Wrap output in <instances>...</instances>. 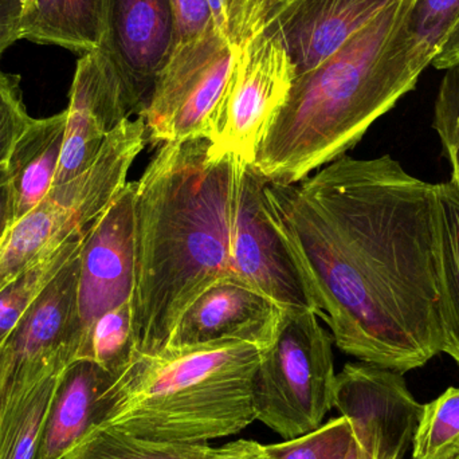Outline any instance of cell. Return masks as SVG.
<instances>
[{"label":"cell","instance_id":"6da1fadb","mask_svg":"<svg viewBox=\"0 0 459 459\" xmlns=\"http://www.w3.org/2000/svg\"><path fill=\"white\" fill-rule=\"evenodd\" d=\"M267 196L340 351L401 374L444 352L437 185L344 155Z\"/></svg>","mask_w":459,"mask_h":459},{"label":"cell","instance_id":"7a4b0ae2","mask_svg":"<svg viewBox=\"0 0 459 459\" xmlns=\"http://www.w3.org/2000/svg\"><path fill=\"white\" fill-rule=\"evenodd\" d=\"M243 166L207 139L164 143L137 180V355L166 351L187 307L232 275Z\"/></svg>","mask_w":459,"mask_h":459},{"label":"cell","instance_id":"3957f363","mask_svg":"<svg viewBox=\"0 0 459 459\" xmlns=\"http://www.w3.org/2000/svg\"><path fill=\"white\" fill-rule=\"evenodd\" d=\"M412 0H395L315 69L297 75L256 151L270 185L301 182L344 156L369 126L414 91L430 66L404 30Z\"/></svg>","mask_w":459,"mask_h":459},{"label":"cell","instance_id":"277c9868","mask_svg":"<svg viewBox=\"0 0 459 459\" xmlns=\"http://www.w3.org/2000/svg\"><path fill=\"white\" fill-rule=\"evenodd\" d=\"M261 355L258 344L235 340L137 355L108 391L99 426L163 444L235 436L256 420Z\"/></svg>","mask_w":459,"mask_h":459},{"label":"cell","instance_id":"5b68a950","mask_svg":"<svg viewBox=\"0 0 459 459\" xmlns=\"http://www.w3.org/2000/svg\"><path fill=\"white\" fill-rule=\"evenodd\" d=\"M145 139L142 116L124 121L107 137L88 169L53 186L35 209L11 226L0 242V290L51 251L85 234L126 187Z\"/></svg>","mask_w":459,"mask_h":459},{"label":"cell","instance_id":"8992f818","mask_svg":"<svg viewBox=\"0 0 459 459\" xmlns=\"http://www.w3.org/2000/svg\"><path fill=\"white\" fill-rule=\"evenodd\" d=\"M315 310H283L272 342L262 348L254 383L256 420L281 438L320 428L333 409V337Z\"/></svg>","mask_w":459,"mask_h":459},{"label":"cell","instance_id":"52a82bcc","mask_svg":"<svg viewBox=\"0 0 459 459\" xmlns=\"http://www.w3.org/2000/svg\"><path fill=\"white\" fill-rule=\"evenodd\" d=\"M237 50L215 24L196 39L174 45L142 116L151 142L209 140Z\"/></svg>","mask_w":459,"mask_h":459},{"label":"cell","instance_id":"ba28073f","mask_svg":"<svg viewBox=\"0 0 459 459\" xmlns=\"http://www.w3.org/2000/svg\"><path fill=\"white\" fill-rule=\"evenodd\" d=\"M296 67L280 35L264 30L237 50L234 70L209 140L251 166L267 129L285 104Z\"/></svg>","mask_w":459,"mask_h":459},{"label":"cell","instance_id":"9c48e42d","mask_svg":"<svg viewBox=\"0 0 459 459\" xmlns=\"http://www.w3.org/2000/svg\"><path fill=\"white\" fill-rule=\"evenodd\" d=\"M231 269L232 275L281 309L317 312L301 269L273 217L266 180L246 164L232 232Z\"/></svg>","mask_w":459,"mask_h":459},{"label":"cell","instance_id":"30bf717a","mask_svg":"<svg viewBox=\"0 0 459 459\" xmlns=\"http://www.w3.org/2000/svg\"><path fill=\"white\" fill-rule=\"evenodd\" d=\"M401 372L348 363L337 374L333 407L347 418L353 439L369 459H403L414 441L423 406Z\"/></svg>","mask_w":459,"mask_h":459},{"label":"cell","instance_id":"8fae6325","mask_svg":"<svg viewBox=\"0 0 459 459\" xmlns=\"http://www.w3.org/2000/svg\"><path fill=\"white\" fill-rule=\"evenodd\" d=\"M134 281L136 182H131L82 237L78 280L82 336L104 313L132 301Z\"/></svg>","mask_w":459,"mask_h":459},{"label":"cell","instance_id":"7c38bea8","mask_svg":"<svg viewBox=\"0 0 459 459\" xmlns=\"http://www.w3.org/2000/svg\"><path fill=\"white\" fill-rule=\"evenodd\" d=\"M174 48L169 0H107L101 51L115 69L131 115H144Z\"/></svg>","mask_w":459,"mask_h":459},{"label":"cell","instance_id":"4fadbf2b","mask_svg":"<svg viewBox=\"0 0 459 459\" xmlns=\"http://www.w3.org/2000/svg\"><path fill=\"white\" fill-rule=\"evenodd\" d=\"M131 116L109 59L100 50L81 56L70 86L64 150L54 186L88 169L107 137Z\"/></svg>","mask_w":459,"mask_h":459},{"label":"cell","instance_id":"5bb4252c","mask_svg":"<svg viewBox=\"0 0 459 459\" xmlns=\"http://www.w3.org/2000/svg\"><path fill=\"white\" fill-rule=\"evenodd\" d=\"M282 313L261 291L229 275L206 289L183 313L169 348L230 340L264 348L272 342Z\"/></svg>","mask_w":459,"mask_h":459},{"label":"cell","instance_id":"9a60e30c","mask_svg":"<svg viewBox=\"0 0 459 459\" xmlns=\"http://www.w3.org/2000/svg\"><path fill=\"white\" fill-rule=\"evenodd\" d=\"M395 0H296L264 30L280 35L296 77L323 64Z\"/></svg>","mask_w":459,"mask_h":459},{"label":"cell","instance_id":"2e32d148","mask_svg":"<svg viewBox=\"0 0 459 459\" xmlns=\"http://www.w3.org/2000/svg\"><path fill=\"white\" fill-rule=\"evenodd\" d=\"M115 380L93 361L77 360L65 369L43 425L38 459H64L101 425Z\"/></svg>","mask_w":459,"mask_h":459},{"label":"cell","instance_id":"e0dca14e","mask_svg":"<svg viewBox=\"0 0 459 459\" xmlns=\"http://www.w3.org/2000/svg\"><path fill=\"white\" fill-rule=\"evenodd\" d=\"M65 132L66 109L50 117L32 118L13 145L5 161L13 223L35 209L53 188L64 150Z\"/></svg>","mask_w":459,"mask_h":459},{"label":"cell","instance_id":"ac0fdd59","mask_svg":"<svg viewBox=\"0 0 459 459\" xmlns=\"http://www.w3.org/2000/svg\"><path fill=\"white\" fill-rule=\"evenodd\" d=\"M107 0H37L22 16L21 39L88 54L101 46Z\"/></svg>","mask_w":459,"mask_h":459},{"label":"cell","instance_id":"d6986e66","mask_svg":"<svg viewBox=\"0 0 459 459\" xmlns=\"http://www.w3.org/2000/svg\"><path fill=\"white\" fill-rule=\"evenodd\" d=\"M62 374L46 377L24 393L7 387L3 380L5 409L0 425V459H38L43 425Z\"/></svg>","mask_w":459,"mask_h":459},{"label":"cell","instance_id":"ffe728a7","mask_svg":"<svg viewBox=\"0 0 459 459\" xmlns=\"http://www.w3.org/2000/svg\"><path fill=\"white\" fill-rule=\"evenodd\" d=\"M441 222V293L444 318V353L459 366V188L439 183Z\"/></svg>","mask_w":459,"mask_h":459},{"label":"cell","instance_id":"44dd1931","mask_svg":"<svg viewBox=\"0 0 459 459\" xmlns=\"http://www.w3.org/2000/svg\"><path fill=\"white\" fill-rule=\"evenodd\" d=\"M136 356L134 310L132 301H126L91 324L81 340L77 360L93 361L117 379Z\"/></svg>","mask_w":459,"mask_h":459},{"label":"cell","instance_id":"7402d4cb","mask_svg":"<svg viewBox=\"0 0 459 459\" xmlns=\"http://www.w3.org/2000/svg\"><path fill=\"white\" fill-rule=\"evenodd\" d=\"M82 237L51 251L0 290V347L65 264L78 254Z\"/></svg>","mask_w":459,"mask_h":459},{"label":"cell","instance_id":"603a6c76","mask_svg":"<svg viewBox=\"0 0 459 459\" xmlns=\"http://www.w3.org/2000/svg\"><path fill=\"white\" fill-rule=\"evenodd\" d=\"M209 447L144 441L117 429L96 426L64 459H204Z\"/></svg>","mask_w":459,"mask_h":459},{"label":"cell","instance_id":"cb8c5ba5","mask_svg":"<svg viewBox=\"0 0 459 459\" xmlns=\"http://www.w3.org/2000/svg\"><path fill=\"white\" fill-rule=\"evenodd\" d=\"M412 457H459V388L450 387L436 401L423 406L422 418L412 441Z\"/></svg>","mask_w":459,"mask_h":459},{"label":"cell","instance_id":"d4e9b609","mask_svg":"<svg viewBox=\"0 0 459 459\" xmlns=\"http://www.w3.org/2000/svg\"><path fill=\"white\" fill-rule=\"evenodd\" d=\"M458 22L459 0H412L404 30L415 50L431 65Z\"/></svg>","mask_w":459,"mask_h":459},{"label":"cell","instance_id":"484cf974","mask_svg":"<svg viewBox=\"0 0 459 459\" xmlns=\"http://www.w3.org/2000/svg\"><path fill=\"white\" fill-rule=\"evenodd\" d=\"M352 444L351 423L339 417L305 436L266 447L273 459H345Z\"/></svg>","mask_w":459,"mask_h":459},{"label":"cell","instance_id":"4316f807","mask_svg":"<svg viewBox=\"0 0 459 459\" xmlns=\"http://www.w3.org/2000/svg\"><path fill=\"white\" fill-rule=\"evenodd\" d=\"M434 129L452 166L450 182L459 188V66L447 70L434 107Z\"/></svg>","mask_w":459,"mask_h":459},{"label":"cell","instance_id":"83f0119b","mask_svg":"<svg viewBox=\"0 0 459 459\" xmlns=\"http://www.w3.org/2000/svg\"><path fill=\"white\" fill-rule=\"evenodd\" d=\"M31 120L22 97L21 78L0 69V167Z\"/></svg>","mask_w":459,"mask_h":459},{"label":"cell","instance_id":"f1b7e54d","mask_svg":"<svg viewBox=\"0 0 459 459\" xmlns=\"http://www.w3.org/2000/svg\"><path fill=\"white\" fill-rule=\"evenodd\" d=\"M174 18V45L196 39L214 26L209 0H169Z\"/></svg>","mask_w":459,"mask_h":459},{"label":"cell","instance_id":"f546056e","mask_svg":"<svg viewBox=\"0 0 459 459\" xmlns=\"http://www.w3.org/2000/svg\"><path fill=\"white\" fill-rule=\"evenodd\" d=\"M22 16V0H0V58L10 46L21 40Z\"/></svg>","mask_w":459,"mask_h":459},{"label":"cell","instance_id":"4dcf8cb0","mask_svg":"<svg viewBox=\"0 0 459 459\" xmlns=\"http://www.w3.org/2000/svg\"><path fill=\"white\" fill-rule=\"evenodd\" d=\"M204 459H273L258 442L238 439L220 447H209Z\"/></svg>","mask_w":459,"mask_h":459},{"label":"cell","instance_id":"1f68e13d","mask_svg":"<svg viewBox=\"0 0 459 459\" xmlns=\"http://www.w3.org/2000/svg\"><path fill=\"white\" fill-rule=\"evenodd\" d=\"M13 199L4 166L0 167V242L13 226Z\"/></svg>","mask_w":459,"mask_h":459},{"label":"cell","instance_id":"d6a6232c","mask_svg":"<svg viewBox=\"0 0 459 459\" xmlns=\"http://www.w3.org/2000/svg\"><path fill=\"white\" fill-rule=\"evenodd\" d=\"M431 65L438 70L459 66V22Z\"/></svg>","mask_w":459,"mask_h":459},{"label":"cell","instance_id":"836d02e7","mask_svg":"<svg viewBox=\"0 0 459 459\" xmlns=\"http://www.w3.org/2000/svg\"><path fill=\"white\" fill-rule=\"evenodd\" d=\"M209 3L215 26L225 37H228V13H226L228 0H209Z\"/></svg>","mask_w":459,"mask_h":459},{"label":"cell","instance_id":"e575fe53","mask_svg":"<svg viewBox=\"0 0 459 459\" xmlns=\"http://www.w3.org/2000/svg\"><path fill=\"white\" fill-rule=\"evenodd\" d=\"M345 459H369L367 457L364 453L360 452V449H359L358 445L355 444V439H353L352 446H351L350 452H348L347 458Z\"/></svg>","mask_w":459,"mask_h":459},{"label":"cell","instance_id":"d590c367","mask_svg":"<svg viewBox=\"0 0 459 459\" xmlns=\"http://www.w3.org/2000/svg\"><path fill=\"white\" fill-rule=\"evenodd\" d=\"M5 398L2 385V364H0V425H2L3 411H4Z\"/></svg>","mask_w":459,"mask_h":459},{"label":"cell","instance_id":"8d00e7d4","mask_svg":"<svg viewBox=\"0 0 459 459\" xmlns=\"http://www.w3.org/2000/svg\"><path fill=\"white\" fill-rule=\"evenodd\" d=\"M296 2V0H273V13H275V11L280 10V8L285 7V5L290 4V3ZM272 15H270V18H272ZM270 21V19H269ZM267 27V26H266Z\"/></svg>","mask_w":459,"mask_h":459},{"label":"cell","instance_id":"74e56055","mask_svg":"<svg viewBox=\"0 0 459 459\" xmlns=\"http://www.w3.org/2000/svg\"><path fill=\"white\" fill-rule=\"evenodd\" d=\"M35 4H37V0H22V11H23V15L34 10Z\"/></svg>","mask_w":459,"mask_h":459},{"label":"cell","instance_id":"f35d334b","mask_svg":"<svg viewBox=\"0 0 459 459\" xmlns=\"http://www.w3.org/2000/svg\"><path fill=\"white\" fill-rule=\"evenodd\" d=\"M455 459H459V457H458V458H455Z\"/></svg>","mask_w":459,"mask_h":459}]
</instances>
